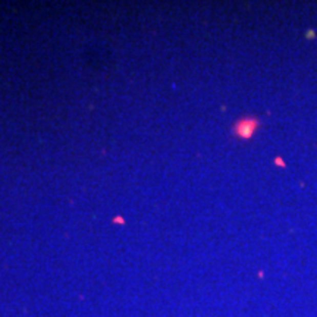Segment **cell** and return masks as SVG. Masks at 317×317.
<instances>
[{"label":"cell","instance_id":"obj_1","mask_svg":"<svg viewBox=\"0 0 317 317\" xmlns=\"http://www.w3.org/2000/svg\"><path fill=\"white\" fill-rule=\"evenodd\" d=\"M259 128V120L254 118H244L238 120L234 126V132L240 138H251Z\"/></svg>","mask_w":317,"mask_h":317},{"label":"cell","instance_id":"obj_2","mask_svg":"<svg viewBox=\"0 0 317 317\" xmlns=\"http://www.w3.org/2000/svg\"><path fill=\"white\" fill-rule=\"evenodd\" d=\"M113 222H115V223H125V219H122L120 216H116V218H113Z\"/></svg>","mask_w":317,"mask_h":317}]
</instances>
